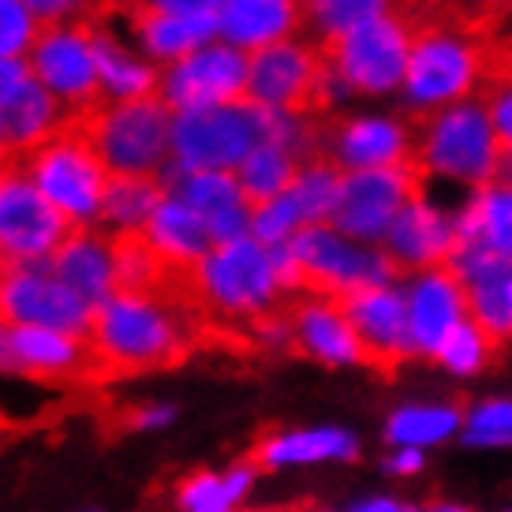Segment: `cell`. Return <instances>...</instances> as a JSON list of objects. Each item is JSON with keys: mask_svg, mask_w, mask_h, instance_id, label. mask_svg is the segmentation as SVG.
I'll return each mask as SVG.
<instances>
[{"mask_svg": "<svg viewBox=\"0 0 512 512\" xmlns=\"http://www.w3.org/2000/svg\"><path fill=\"white\" fill-rule=\"evenodd\" d=\"M415 23L412 64L400 90L404 113L423 120L449 105L483 94L494 64V38L483 23H471L449 12L408 15Z\"/></svg>", "mask_w": 512, "mask_h": 512, "instance_id": "1", "label": "cell"}, {"mask_svg": "<svg viewBox=\"0 0 512 512\" xmlns=\"http://www.w3.org/2000/svg\"><path fill=\"white\" fill-rule=\"evenodd\" d=\"M86 341L105 374H146L191 352V311L165 292H113L94 311Z\"/></svg>", "mask_w": 512, "mask_h": 512, "instance_id": "2", "label": "cell"}, {"mask_svg": "<svg viewBox=\"0 0 512 512\" xmlns=\"http://www.w3.org/2000/svg\"><path fill=\"white\" fill-rule=\"evenodd\" d=\"M505 146L490 124L483 98L460 101L441 113L415 120V169L427 180L479 191L498 184L505 169Z\"/></svg>", "mask_w": 512, "mask_h": 512, "instance_id": "3", "label": "cell"}, {"mask_svg": "<svg viewBox=\"0 0 512 512\" xmlns=\"http://www.w3.org/2000/svg\"><path fill=\"white\" fill-rule=\"evenodd\" d=\"M184 285L199 311L240 329L255 326L258 318L281 311L288 303L270 247H262L255 236L214 247L187 273Z\"/></svg>", "mask_w": 512, "mask_h": 512, "instance_id": "4", "label": "cell"}, {"mask_svg": "<svg viewBox=\"0 0 512 512\" xmlns=\"http://www.w3.org/2000/svg\"><path fill=\"white\" fill-rule=\"evenodd\" d=\"M15 161L23 165L30 184L45 195V202L72 228L101 225V206H105V191H109L113 172L101 165L83 124H68L45 146L15 157Z\"/></svg>", "mask_w": 512, "mask_h": 512, "instance_id": "5", "label": "cell"}, {"mask_svg": "<svg viewBox=\"0 0 512 512\" xmlns=\"http://www.w3.org/2000/svg\"><path fill=\"white\" fill-rule=\"evenodd\" d=\"M79 124L113 176H165L172 165V109L161 98L98 105Z\"/></svg>", "mask_w": 512, "mask_h": 512, "instance_id": "6", "label": "cell"}, {"mask_svg": "<svg viewBox=\"0 0 512 512\" xmlns=\"http://www.w3.org/2000/svg\"><path fill=\"white\" fill-rule=\"evenodd\" d=\"M266 143V109L228 101L172 116V165L176 169L236 172L255 146Z\"/></svg>", "mask_w": 512, "mask_h": 512, "instance_id": "7", "label": "cell"}, {"mask_svg": "<svg viewBox=\"0 0 512 512\" xmlns=\"http://www.w3.org/2000/svg\"><path fill=\"white\" fill-rule=\"evenodd\" d=\"M288 247L299 262L303 292H314V296L344 299L359 288L393 285L400 277V266L385 255V247L348 240L333 225L303 228Z\"/></svg>", "mask_w": 512, "mask_h": 512, "instance_id": "8", "label": "cell"}, {"mask_svg": "<svg viewBox=\"0 0 512 512\" xmlns=\"http://www.w3.org/2000/svg\"><path fill=\"white\" fill-rule=\"evenodd\" d=\"M412 42L415 23L408 19V12L385 15L378 23H367L329 45L326 60L356 98H389L404 90Z\"/></svg>", "mask_w": 512, "mask_h": 512, "instance_id": "9", "label": "cell"}, {"mask_svg": "<svg viewBox=\"0 0 512 512\" xmlns=\"http://www.w3.org/2000/svg\"><path fill=\"white\" fill-rule=\"evenodd\" d=\"M68 236H72V225L30 184L23 165L15 157L4 161L0 165V270L49 262Z\"/></svg>", "mask_w": 512, "mask_h": 512, "instance_id": "10", "label": "cell"}, {"mask_svg": "<svg viewBox=\"0 0 512 512\" xmlns=\"http://www.w3.org/2000/svg\"><path fill=\"white\" fill-rule=\"evenodd\" d=\"M34 79L64 105L75 124L101 105L98 53H94V23L72 27H42L34 49L27 53Z\"/></svg>", "mask_w": 512, "mask_h": 512, "instance_id": "11", "label": "cell"}, {"mask_svg": "<svg viewBox=\"0 0 512 512\" xmlns=\"http://www.w3.org/2000/svg\"><path fill=\"white\" fill-rule=\"evenodd\" d=\"M423 176L415 165L400 169H367V172H344L341 199L329 217V225L344 232L348 240L382 247L397 214L423 191Z\"/></svg>", "mask_w": 512, "mask_h": 512, "instance_id": "12", "label": "cell"}, {"mask_svg": "<svg viewBox=\"0 0 512 512\" xmlns=\"http://www.w3.org/2000/svg\"><path fill=\"white\" fill-rule=\"evenodd\" d=\"M0 318L8 326L64 329V333L86 337L94 322V307L75 296L49 262H30V266L0 270Z\"/></svg>", "mask_w": 512, "mask_h": 512, "instance_id": "13", "label": "cell"}, {"mask_svg": "<svg viewBox=\"0 0 512 512\" xmlns=\"http://www.w3.org/2000/svg\"><path fill=\"white\" fill-rule=\"evenodd\" d=\"M322 157L341 172L400 169L415 161V120L397 113H348L322 124Z\"/></svg>", "mask_w": 512, "mask_h": 512, "instance_id": "14", "label": "cell"}, {"mask_svg": "<svg viewBox=\"0 0 512 512\" xmlns=\"http://www.w3.org/2000/svg\"><path fill=\"white\" fill-rule=\"evenodd\" d=\"M247 75H251V57L217 38V42L195 49L191 57L161 68L157 98L169 105L172 116L228 105V101L247 98Z\"/></svg>", "mask_w": 512, "mask_h": 512, "instance_id": "15", "label": "cell"}, {"mask_svg": "<svg viewBox=\"0 0 512 512\" xmlns=\"http://www.w3.org/2000/svg\"><path fill=\"white\" fill-rule=\"evenodd\" d=\"M322 68H326V49L303 34L292 42L270 45L262 53H251L247 101L270 113H311Z\"/></svg>", "mask_w": 512, "mask_h": 512, "instance_id": "16", "label": "cell"}, {"mask_svg": "<svg viewBox=\"0 0 512 512\" xmlns=\"http://www.w3.org/2000/svg\"><path fill=\"white\" fill-rule=\"evenodd\" d=\"M341 307L363 344L367 367L378 370L382 378H393L408 359L419 356L408 326V296L397 285L359 288L341 299Z\"/></svg>", "mask_w": 512, "mask_h": 512, "instance_id": "17", "label": "cell"}, {"mask_svg": "<svg viewBox=\"0 0 512 512\" xmlns=\"http://www.w3.org/2000/svg\"><path fill=\"white\" fill-rule=\"evenodd\" d=\"M12 367L15 378H30L42 385L105 378V367L86 337L42 326H12Z\"/></svg>", "mask_w": 512, "mask_h": 512, "instance_id": "18", "label": "cell"}, {"mask_svg": "<svg viewBox=\"0 0 512 512\" xmlns=\"http://www.w3.org/2000/svg\"><path fill=\"white\" fill-rule=\"evenodd\" d=\"M385 255L400 266V273H423L449 266L456 255V221L453 210H445L419 191L397 214L389 236H385Z\"/></svg>", "mask_w": 512, "mask_h": 512, "instance_id": "19", "label": "cell"}, {"mask_svg": "<svg viewBox=\"0 0 512 512\" xmlns=\"http://www.w3.org/2000/svg\"><path fill=\"white\" fill-rule=\"evenodd\" d=\"M285 311L292 322V341H296L299 356L318 359L326 367H348V363L367 367L363 344H359L356 329L344 314L341 299L303 292V296L288 299Z\"/></svg>", "mask_w": 512, "mask_h": 512, "instance_id": "20", "label": "cell"}, {"mask_svg": "<svg viewBox=\"0 0 512 512\" xmlns=\"http://www.w3.org/2000/svg\"><path fill=\"white\" fill-rule=\"evenodd\" d=\"M464 318H468V292L449 266L415 273L408 285V326L415 352L434 359L449 329L460 326Z\"/></svg>", "mask_w": 512, "mask_h": 512, "instance_id": "21", "label": "cell"}, {"mask_svg": "<svg viewBox=\"0 0 512 512\" xmlns=\"http://www.w3.org/2000/svg\"><path fill=\"white\" fill-rule=\"evenodd\" d=\"M303 34V0H225L217 12V38L247 57Z\"/></svg>", "mask_w": 512, "mask_h": 512, "instance_id": "22", "label": "cell"}, {"mask_svg": "<svg viewBox=\"0 0 512 512\" xmlns=\"http://www.w3.org/2000/svg\"><path fill=\"white\" fill-rule=\"evenodd\" d=\"M49 266L94 311L113 292H120V285H116V240L101 228H72V236L49 258Z\"/></svg>", "mask_w": 512, "mask_h": 512, "instance_id": "23", "label": "cell"}, {"mask_svg": "<svg viewBox=\"0 0 512 512\" xmlns=\"http://www.w3.org/2000/svg\"><path fill=\"white\" fill-rule=\"evenodd\" d=\"M94 53H98V86L101 105H120V101H143L157 98L161 68L131 45L124 30L113 23H94Z\"/></svg>", "mask_w": 512, "mask_h": 512, "instance_id": "24", "label": "cell"}, {"mask_svg": "<svg viewBox=\"0 0 512 512\" xmlns=\"http://www.w3.org/2000/svg\"><path fill=\"white\" fill-rule=\"evenodd\" d=\"M143 240L150 243V251L169 266L172 277H187L202 258L214 251L210 225H206L187 202L169 195V191H165L161 206H157L154 217H150Z\"/></svg>", "mask_w": 512, "mask_h": 512, "instance_id": "25", "label": "cell"}, {"mask_svg": "<svg viewBox=\"0 0 512 512\" xmlns=\"http://www.w3.org/2000/svg\"><path fill=\"white\" fill-rule=\"evenodd\" d=\"M124 34H128L131 45L150 64L169 68L176 60L191 57L202 45L217 42V19H187V15L128 8V27H124Z\"/></svg>", "mask_w": 512, "mask_h": 512, "instance_id": "26", "label": "cell"}, {"mask_svg": "<svg viewBox=\"0 0 512 512\" xmlns=\"http://www.w3.org/2000/svg\"><path fill=\"white\" fill-rule=\"evenodd\" d=\"M456 247L460 243H483L494 255L512 262V184L498 180L479 191H468L453 206Z\"/></svg>", "mask_w": 512, "mask_h": 512, "instance_id": "27", "label": "cell"}, {"mask_svg": "<svg viewBox=\"0 0 512 512\" xmlns=\"http://www.w3.org/2000/svg\"><path fill=\"white\" fill-rule=\"evenodd\" d=\"M356 438L348 430H270L251 445V464L258 471L288 468V464H318V460H352Z\"/></svg>", "mask_w": 512, "mask_h": 512, "instance_id": "28", "label": "cell"}, {"mask_svg": "<svg viewBox=\"0 0 512 512\" xmlns=\"http://www.w3.org/2000/svg\"><path fill=\"white\" fill-rule=\"evenodd\" d=\"M0 113H4L12 157H23V154H30V150H38V146H45L53 135H60L68 124H75L72 116L64 113V105H60L38 79H30Z\"/></svg>", "mask_w": 512, "mask_h": 512, "instance_id": "29", "label": "cell"}, {"mask_svg": "<svg viewBox=\"0 0 512 512\" xmlns=\"http://www.w3.org/2000/svg\"><path fill=\"white\" fill-rule=\"evenodd\" d=\"M258 468L251 456L240 464H228L221 471H195L180 479L172 490V509L176 512H243V501L255 486Z\"/></svg>", "mask_w": 512, "mask_h": 512, "instance_id": "30", "label": "cell"}, {"mask_svg": "<svg viewBox=\"0 0 512 512\" xmlns=\"http://www.w3.org/2000/svg\"><path fill=\"white\" fill-rule=\"evenodd\" d=\"M412 0H303V38L329 49L352 30L408 12Z\"/></svg>", "mask_w": 512, "mask_h": 512, "instance_id": "31", "label": "cell"}, {"mask_svg": "<svg viewBox=\"0 0 512 512\" xmlns=\"http://www.w3.org/2000/svg\"><path fill=\"white\" fill-rule=\"evenodd\" d=\"M165 199L161 176H113L101 206V232H109L113 240L143 236L154 210Z\"/></svg>", "mask_w": 512, "mask_h": 512, "instance_id": "32", "label": "cell"}, {"mask_svg": "<svg viewBox=\"0 0 512 512\" xmlns=\"http://www.w3.org/2000/svg\"><path fill=\"white\" fill-rule=\"evenodd\" d=\"M161 184H165L169 195H176L180 202H187V206H191L206 225L217 221L221 214H228V210H236V206H247L236 172L176 169V165H169L165 176H161Z\"/></svg>", "mask_w": 512, "mask_h": 512, "instance_id": "33", "label": "cell"}, {"mask_svg": "<svg viewBox=\"0 0 512 512\" xmlns=\"http://www.w3.org/2000/svg\"><path fill=\"white\" fill-rule=\"evenodd\" d=\"M299 165H303V157H296L292 150H285V146H277V143L255 146V150L247 154V161L236 169L243 199L251 202V206H262V202L285 195L288 187H292V180H296Z\"/></svg>", "mask_w": 512, "mask_h": 512, "instance_id": "34", "label": "cell"}, {"mask_svg": "<svg viewBox=\"0 0 512 512\" xmlns=\"http://www.w3.org/2000/svg\"><path fill=\"white\" fill-rule=\"evenodd\" d=\"M341 184L344 172L318 154L311 161H303L296 172V180L288 187V195L296 199V206L303 210V221L311 225H329V217L337 210V199H341Z\"/></svg>", "mask_w": 512, "mask_h": 512, "instance_id": "35", "label": "cell"}, {"mask_svg": "<svg viewBox=\"0 0 512 512\" xmlns=\"http://www.w3.org/2000/svg\"><path fill=\"white\" fill-rule=\"evenodd\" d=\"M456 427H460V412L456 408H400L389 419L385 438L393 441V445H404V449H423V445L449 438Z\"/></svg>", "mask_w": 512, "mask_h": 512, "instance_id": "36", "label": "cell"}, {"mask_svg": "<svg viewBox=\"0 0 512 512\" xmlns=\"http://www.w3.org/2000/svg\"><path fill=\"white\" fill-rule=\"evenodd\" d=\"M169 277V266L150 251V243L143 236L116 240V285H120V292H161Z\"/></svg>", "mask_w": 512, "mask_h": 512, "instance_id": "37", "label": "cell"}, {"mask_svg": "<svg viewBox=\"0 0 512 512\" xmlns=\"http://www.w3.org/2000/svg\"><path fill=\"white\" fill-rule=\"evenodd\" d=\"M498 352H501V344L494 341L486 329L475 326L471 318H464L460 326L449 329V337L441 341L434 359H438L441 367L456 370V374H475V370H483Z\"/></svg>", "mask_w": 512, "mask_h": 512, "instance_id": "38", "label": "cell"}, {"mask_svg": "<svg viewBox=\"0 0 512 512\" xmlns=\"http://www.w3.org/2000/svg\"><path fill=\"white\" fill-rule=\"evenodd\" d=\"M42 34V23L34 19L27 0H0V60L27 57Z\"/></svg>", "mask_w": 512, "mask_h": 512, "instance_id": "39", "label": "cell"}, {"mask_svg": "<svg viewBox=\"0 0 512 512\" xmlns=\"http://www.w3.org/2000/svg\"><path fill=\"white\" fill-rule=\"evenodd\" d=\"M105 0H27V8L42 27H72V23H98Z\"/></svg>", "mask_w": 512, "mask_h": 512, "instance_id": "40", "label": "cell"}, {"mask_svg": "<svg viewBox=\"0 0 512 512\" xmlns=\"http://www.w3.org/2000/svg\"><path fill=\"white\" fill-rule=\"evenodd\" d=\"M225 0H131V8L165 15H187V19H217Z\"/></svg>", "mask_w": 512, "mask_h": 512, "instance_id": "41", "label": "cell"}, {"mask_svg": "<svg viewBox=\"0 0 512 512\" xmlns=\"http://www.w3.org/2000/svg\"><path fill=\"white\" fill-rule=\"evenodd\" d=\"M468 430L475 434H509L512 430V400H490L468 415Z\"/></svg>", "mask_w": 512, "mask_h": 512, "instance_id": "42", "label": "cell"}, {"mask_svg": "<svg viewBox=\"0 0 512 512\" xmlns=\"http://www.w3.org/2000/svg\"><path fill=\"white\" fill-rule=\"evenodd\" d=\"M128 430H161L176 423V404H143V408H131L128 412Z\"/></svg>", "mask_w": 512, "mask_h": 512, "instance_id": "43", "label": "cell"}, {"mask_svg": "<svg viewBox=\"0 0 512 512\" xmlns=\"http://www.w3.org/2000/svg\"><path fill=\"white\" fill-rule=\"evenodd\" d=\"M34 79V72H30L27 57H15V60H0V109L8 105V101L23 90V86Z\"/></svg>", "mask_w": 512, "mask_h": 512, "instance_id": "44", "label": "cell"}, {"mask_svg": "<svg viewBox=\"0 0 512 512\" xmlns=\"http://www.w3.org/2000/svg\"><path fill=\"white\" fill-rule=\"evenodd\" d=\"M419 468H423V453H419V449H400V453L389 460V471H397V475H415Z\"/></svg>", "mask_w": 512, "mask_h": 512, "instance_id": "45", "label": "cell"}, {"mask_svg": "<svg viewBox=\"0 0 512 512\" xmlns=\"http://www.w3.org/2000/svg\"><path fill=\"white\" fill-rule=\"evenodd\" d=\"M8 374H15V367H12V326L0 318V378H8Z\"/></svg>", "mask_w": 512, "mask_h": 512, "instance_id": "46", "label": "cell"}, {"mask_svg": "<svg viewBox=\"0 0 512 512\" xmlns=\"http://www.w3.org/2000/svg\"><path fill=\"white\" fill-rule=\"evenodd\" d=\"M352 512H412V509H408V505H400V501L378 498V501H367V505H356Z\"/></svg>", "mask_w": 512, "mask_h": 512, "instance_id": "47", "label": "cell"}, {"mask_svg": "<svg viewBox=\"0 0 512 512\" xmlns=\"http://www.w3.org/2000/svg\"><path fill=\"white\" fill-rule=\"evenodd\" d=\"M12 161V143H8V128H4V113H0V165Z\"/></svg>", "mask_w": 512, "mask_h": 512, "instance_id": "48", "label": "cell"}, {"mask_svg": "<svg viewBox=\"0 0 512 512\" xmlns=\"http://www.w3.org/2000/svg\"><path fill=\"white\" fill-rule=\"evenodd\" d=\"M427 512H471V509H464V505H449V501H430Z\"/></svg>", "mask_w": 512, "mask_h": 512, "instance_id": "49", "label": "cell"}, {"mask_svg": "<svg viewBox=\"0 0 512 512\" xmlns=\"http://www.w3.org/2000/svg\"><path fill=\"white\" fill-rule=\"evenodd\" d=\"M255 512H311V505H273V509H255Z\"/></svg>", "mask_w": 512, "mask_h": 512, "instance_id": "50", "label": "cell"}, {"mask_svg": "<svg viewBox=\"0 0 512 512\" xmlns=\"http://www.w3.org/2000/svg\"><path fill=\"white\" fill-rule=\"evenodd\" d=\"M486 8H490V12H512V0H486Z\"/></svg>", "mask_w": 512, "mask_h": 512, "instance_id": "51", "label": "cell"}, {"mask_svg": "<svg viewBox=\"0 0 512 512\" xmlns=\"http://www.w3.org/2000/svg\"><path fill=\"white\" fill-rule=\"evenodd\" d=\"M501 180H505V184H512V154L505 157V169H501Z\"/></svg>", "mask_w": 512, "mask_h": 512, "instance_id": "52", "label": "cell"}, {"mask_svg": "<svg viewBox=\"0 0 512 512\" xmlns=\"http://www.w3.org/2000/svg\"><path fill=\"white\" fill-rule=\"evenodd\" d=\"M509 307H512V285H509Z\"/></svg>", "mask_w": 512, "mask_h": 512, "instance_id": "53", "label": "cell"}, {"mask_svg": "<svg viewBox=\"0 0 512 512\" xmlns=\"http://www.w3.org/2000/svg\"><path fill=\"white\" fill-rule=\"evenodd\" d=\"M311 512H322V509H311Z\"/></svg>", "mask_w": 512, "mask_h": 512, "instance_id": "54", "label": "cell"}]
</instances>
